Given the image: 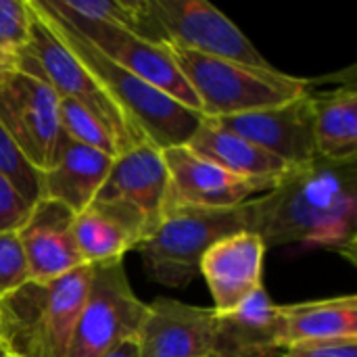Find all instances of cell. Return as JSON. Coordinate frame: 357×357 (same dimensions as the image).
<instances>
[{
	"mask_svg": "<svg viewBox=\"0 0 357 357\" xmlns=\"http://www.w3.org/2000/svg\"><path fill=\"white\" fill-rule=\"evenodd\" d=\"M0 349H4V324H2V312H0Z\"/></svg>",
	"mask_w": 357,
	"mask_h": 357,
	"instance_id": "1f68e13d",
	"label": "cell"
},
{
	"mask_svg": "<svg viewBox=\"0 0 357 357\" xmlns=\"http://www.w3.org/2000/svg\"><path fill=\"white\" fill-rule=\"evenodd\" d=\"M46 10L73 23H113L132 31V0H38Z\"/></svg>",
	"mask_w": 357,
	"mask_h": 357,
	"instance_id": "603a6c76",
	"label": "cell"
},
{
	"mask_svg": "<svg viewBox=\"0 0 357 357\" xmlns=\"http://www.w3.org/2000/svg\"><path fill=\"white\" fill-rule=\"evenodd\" d=\"M73 218L75 213L56 201L40 199L31 207L17 230L31 280H52L86 266L73 238Z\"/></svg>",
	"mask_w": 357,
	"mask_h": 357,
	"instance_id": "2e32d148",
	"label": "cell"
},
{
	"mask_svg": "<svg viewBox=\"0 0 357 357\" xmlns=\"http://www.w3.org/2000/svg\"><path fill=\"white\" fill-rule=\"evenodd\" d=\"M266 251L264 241L249 230L230 234L207 249L199 266V276L205 278L211 291L215 303L211 310L215 314L236 310L261 289Z\"/></svg>",
	"mask_w": 357,
	"mask_h": 357,
	"instance_id": "5bb4252c",
	"label": "cell"
},
{
	"mask_svg": "<svg viewBox=\"0 0 357 357\" xmlns=\"http://www.w3.org/2000/svg\"><path fill=\"white\" fill-rule=\"evenodd\" d=\"M61 21L67 23L71 29H75L94 48H98L107 59H111L113 63L121 65L123 69L132 71L146 84L155 86L157 90L165 92L167 96L176 98L178 102H182L184 107H188L201 115V105L190 88V84L186 82V77L182 75V71L176 65L172 52L165 46L153 44L144 38H138L130 29L113 25V23H73V21H65V19H61Z\"/></svg>",
	"mask_w": 357,
	"mask_h": 357,
	"instance_id": "30bf717a",
	"label": "cell"
},
{
	"mask_svg": "<svg viewBox=\"0 0 357 357\" xmlns=\"http://www.w3.org/2000/svg\"><path fill=\"white\" fill-rule=\"evenodd\" d=\"M245 230H249V203L232 209L169 207L136 251L153 282L167 289H186L199 276L207 249Z\"/></svg>",
	"mask_w": 357,
	"mask_h": 357,
	"instance_id": "5b68a950",
	"label": "cell"
},
{
	"mask_svg": "<svg viewBox=\"0 0 357 357\" xmlns=\"http://www.w3.org/2000/svg\"><path fill=\"white\" fill-rule=\"evenodd\" d=\"M113 159L63 136L56 159L48 169L40 172V199L56 201L73 213L84 211L105 184Z\"/></svg>",
	"mask_w": 357,
	"mask_h": 357,
	"instance_id": "ac0fdd59",
	"label": "cell"
},
{
	"mask_svg": "<svg viewBox=\"0 0 357 357\" xmlns=\"http://www.w3.org/2000/svg\"><path fill=\"white\" fill-rule=\"evenodd\" d=\"M0 357H15V356H10L8 351H4V349H0Z\"/></svg>",
	"mask_w": 357,
	"mask_h": 357,
	"instance_id": "d6a6232c",
	"label": "cell"
},
{
	"mask_svg": "<svg viewBox=\"0 0 357 357\" xmlns=\"http://www.w3.org/2000/svg\"><path fill=\"white\" fill-rule=\"evenodd\" d=\"M284 349L310 341L357 339V299L354 295L280 305Z\"/></svg>",
	"mask_w": 357,
	"mask_h": 357,
	"instance_id": "7402d4cb",
	"label": "cell"
},
{
	"mask_svg": "<svg viewBox=\"0 0 357 357\" xmlns=\"http://www.w3.org/2000/svg\"><path fill=\"white\" fill-rule=\"evenodd\" d=\"M190 84L203 119L243 115L291 102L312 90V79L289 75L276 67H255L209 56L180 46H165Z\"/></svg>",
	"mask_w": 357,
	"mask_h": 357,
	"instance_id": "277c9868",
	"label": "cell"
},
{
	"mask_svg": "<svg viewBox=\"0 0 357 357\" xmlns=\"http://www.w3.org/2000/svg\"><path fill=\"white\" fill-rule=\"evenodd\" d=\"M59 121L63 134L69 140L92 146L111 157L119 155V146L111 136V132L102 126V121L96 115H92L79 102L69 98H59Z\"/></svg>",
	"mask_w": 357,
	"mask_h": 357,
	"instance_id": "cb8c5ba5",
	"label": "cell"
},
{
	"mask_svg": "<svg viewBox=\"0 0 357 357\" xmlns=\"http://www.w3.org/2000/svg\"><path fill=\"white\" fill-rule=\"evenodd\" d=\"M132 33L159 46L270 67L249 38L205 0H132Z\"/></svg>",
	"mask_w": 357,
	"mask_h": 357,
	"instance_id": "8992f818",
	"label": "cell"
},
{
	"mask_svg": "<svg viewBox=\"0 0 357 357\" xmlns=\"http://www.w3.org/2000/svg\"><path fill=\"white\" fill-rule=\"evenodd\" d=\"M167 190L169 176L161 149L142 142L113 159L111 172L94 201L132 209L153 232L167 211Z\"/></svg>",
	"mask_w": 357,
	"mask_h": 357,
	"instance_id": "4fadbf2b",
	"label": "cell"
},
{
	"mask_svg": "<svg viewBox=\"0 0 357 357\" xmlns=\"http://www.w3.org/2000/svg\"><path fill=\"white\" fill-rule=\"evenodd\" d=\"M215 312L159 297L136 337L138 357H211Z\"/></svg>",
	"mask_w": 357,
	"mask_h": 357,
	"instance_id": "9a60e30c",
	"label": "cell"
},
{
	"mask_svg": "<svg viewBox=\"0 0 357 357\" xmlns=\"http://www.w3.org/2000/svg\"><path fill=\"white\" fill-rule=\"evenodd\" d=\"M282 312L261 287L236 310L215 314L211 357H282Z\"/></svg>",
	"mask_w": 357,
	"mask_h": 357,
	"instance_id": "e0dca14e",
	"label": "cell"
},
{
	"mask_svg": "<svg viewBox=\"0 0 357 357\" xmlns=\"http://www.w3.org/2000/svg\"><path fill=\"white\" fill-rule=\"evenodd\" d=\"M149 234V224L117 203L92 201L90 207L73 218V238L84 264L123 259Z\"/></svg>",
	"mask_w": 357,
	"mask_h": 357,
	"instance_id": "d6986e66",
	"label": "cell"
},
{
	"mask_svg": "<svg viewBox=\"0 0 357 357\" xmlns=\"http://www.w3.org/2000/svg\"><path fill=\"white\" fill-rule=\"evenodd\" d=\"M0 126L36 169L52 165L65 134L59 96L44 82L19 69L8 73L0 84Z\"/></svg>",
	"mask_w": 357,
	"mask_h": 357,
	"instance_id": "9c48e42d",
	"label": "cell"
},
{
	"mask_svg": "<svg viewBox=\"0 0 357 357\" xmlns=\"http://www.w3.org/2000/svg\"><path fill=\"white\" fill-rule=\"evenodd\" d=\"M186 146L220 165L222 169L247 178V180H259V182H278L291 167L280 161L278 157L270 155L268 151L255 146L253 142L215 126L209 119H203L192 138L186 142Z\"/></svg>",
	"mask_w": 357,
	"mask_h": 357,
	"instance_id": "ffe728a7",
	"label": "cell"
},
{
	"mask_svg": "<svg viewBox=\"0 0 357 357\" xmlns=\"http://www.w3.org/2000/svg\"><path fill=\"white\" fill-rule=\"evenodd\" d=\"M31 2L46 19L54 36L94 75V79L117 105V109L142 132V136L151 144L163 151L169 146H184L192 138L203 121L197 111L184 107L182 102L146 84L132 71L113 63L75 29L63 23L56 15L42 8L38 0Z\"/></svg>",
	"mask_w": 357,
	"mask_h": 357,
	"instance_id": "7a4b0ae2",
	"label": "cell"
},
{
	"mask_svg": "<svg viewBox=\"0 0 357 357\" xmlns=\"http://www.w3.org/2000/svg\"><path fill=\"white\" fill-rule=\"evenodd\" d=\"M310 92L278 107L209 121L268 151L289 167H297L318 157Z\"/></svg>",
	"mask_w": 357,
	"mask_h": 357,
	"instance_id": "7c38bea8",
	"label": "cell"
},
{
	"mask_svg": "<svg viewBox=\"0 0 357 357\" xmlns=\"http://www.w3.org/2000/svg\"><path fill=\"white\" fill-rule=\"evenodd\" d=\"M31 203H27L17 188L0 176V234L2 232H17L31 211Z\"/></svg>",
	"mask_w": 357,
	"mask_h": 357,
	"instance_id": "83f0119b",
	"label": "cell"
},
{
	"mask_svg": "<svg viewBox=\"0 0 357 357\" xmlns=\"http://www.w3.org/2000/svg\"><path fill=\"white\" fill-rule=\"evenodd\" d=\"M31 280L27 257L17 232L0 234V299Z\"/></svg>",
	"mask_w": 357,
	"mask_h": 357,
	"instance_id": "4316f807",
	"label": "cell"
},
{
	"mask_svg": "<svg viewBox=\"0 0 357 357\" xmlns=\"http://www.w3.org/2000/svg\"><path fill=\"white\" fill-rule=\"evenodd\" d=\"M31 21L29 0H0V48L17 56L29 40Z\"/></svg>",
	"mask_w": 357,
	"mask_h": 357,
	"instance_id": "484cf974",
	"label": "cell"
},
{
	"mask_svg": "<svg viewBox=\"0 0 357 357\" xmlns=\"http://www.w3.org/2000/svg\"><path fill=\"white\" fill-rule=\"evenodd\" d=\"M92 280L86 264L52 280H27L0 299L4 351L15 357H67Z\"/></svg>",
	"mask_w": 357,
	"mask_h": 357,
	"instance_id": "3957f363",
	"label": "cell"
},
{
	"mask_svg": "<svg viewBox=\"0 0 357 357\" xmlns=\"http://www.w3.org/2000/svg\"><path fill=\"white\" fill-rule=\"evenodd\" d=\"M149 305L128 280L123 259L92 264V280L82 305L67 357H105L138 337Z\"/></svg>",
	"mask_w": 357,
	"mask_h": 357,
	"instance_id": "ba28073f",
	"label": "cell"
},
{
	"mask_svg": "<svg viewBox=\"0 0 357 357\" xmlns=\"http://www.w3.org/2000/svg\"><path fill=\"white\" fill-rule=\"evenodd\" d=\"M169 176V207L232 209L274 188L276 182H259L234 176L220 165L195 155L186 144L163 149Z\"/></svg>",
	"mask_w": 357,
	"mask_h": 357,
	"instance_id": "8fae6325",
	"label": "cell"
},
{
	"mask_svg": "<svg viewBox=\"0 0 357 357\" xmlns=\"http://www.w3.org/2000/svg\"><path fill=\"white\" fill-rule=\"evenodd\" d=\"M249 232L266 247H320L356 264L357 161L314 157L291 167L272 190L249 201Z\"/></svg>",
	"mask_w": 357,
	"mask_h": 357,
	"instance_id": "6da1fadb",
	"label": "cell"
},
{
	"mask_svg": "<svg viewBox=\"0 0 357 357\" xmlns=\"http://www.w3.org/2000/svg\"><path fill=\"white\" fill-rule=\"evenodd\" d=\"M316 155L328 161H357L356 84L310 92Z\"/></svg>",
	"mask_w": 357,
	"mask_h": 357,
	"instance_id": "44dd1931",
	"label": "cell"
},
{
	"mask_svg": "<svg viewBox=\"0 0 357 357\" xmlns=\"http://www.w3.org/2000/svg\"><path fill=\"white\" fill-rule=\"evenodd\" d=\"M31 10V33L27 44L15 56L17 69L44 82L59 98L75 100L92 115H96L115 138L119 155L142 142H149L142 136V132L117 109V105L100 88L94 75L54 36V31L40 15V10L33 6V2Z\"/></svg>",
	"mask_w": 357,
	"mask_h": 357,
	"instance_id": "52a82bcc",
	"label": "cell"
},
{
	"mask_svg": "<svg viewBox=\"0 0 357 357\" xmlns=\"http://www.w3.org/2000/svg\"><path fill=\"white\" fill-rule=\"evenodd\" d=\"M0 176H4L17 192L31 205L40 201V169H36L15 140L0 126Z\"/></svg>",
	"mask_w": 357,
	"mask_h": 357,
	"instance_id": "d4e9b609",
	"label": "cell"
},
{
	"mask_svg": "<svg viewBox=\"0 0 357 357\" xmlns=\"http://www.w3.org/2000/svg\"><path fill=\"white\" fill-rule=\"evenodd\" d=\"M105 357H138V343H136V339L126 341V343H121L119 347H115L109 356Z\"/></svg>",
	"mask_w": 357,
	"mask_h": 357,
	"instance_id": "4dcf8cb0",
	"label": "cell"
},
{
	"mask_svg": "<svg viewBox=\"0 0 357 357\" xmlns=\"http://www.w3.org/2000/svg\"><path fill=\"white\" fill-rule=\"evenodd\" d=\"M282 357H357V339L297 343L287 347Z\"/></svg>",
	"mask_w": 357,
	"mask_h": 357,
	"instance_id": "f1b7e54d",
	"label": "cell"
},
{
	"mask_svg": "<svg viewBox=\"0 0 357 357\" xmlns=\"http://www.w3.org/2000/svg\"><path fill=\"white\" fill-rule=\"evenodd\" d=\"M15 69H17V59H15V54H10V52H6V50L0 48V84L8 77V73H13Z\"/></svg>",
	"mask_w": 357,
	"mask_h": 357,
	"instance_id": "f546056e",
	"label": "cell"
}]
</instances>
